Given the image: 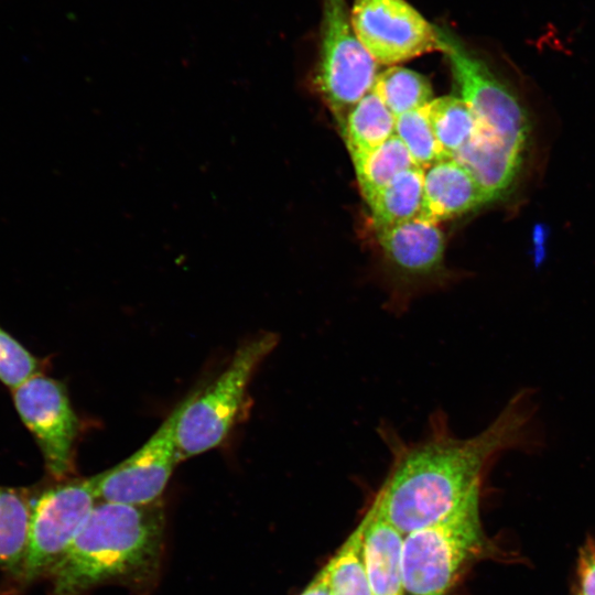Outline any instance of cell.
Segmentation results:
<instances>
[{"label":"cell","mask_w":595,"mask_h":595,"mask_svg":"<svg viewBox=\"0 0 595 595\" xmlns=\"http://www.w3.org/2000/svg\"><path fill=\"white\" fill-rule=\"evenodd\" d=\"M163 544L164 513L158 501H97L48 574L51 595H87L106 584L145 591L158 576Z\"/></svg>","instance_id":"cell-1"},{"label":"cell","mask_w":595,"mask_h":595,"mask_svg":"<svg viewBox=\"0 0 595 595\" xmlns=\"http://www.w3.org/2000/svg\"><path fill=\"white\" fill-rule=\"evenodd\" d=\"M476 494L440 520L403 538L402 576L405 595H446L463 569L480 553L484 533Z\"/></svg>","instance_id":"cell-2"},{"label":"cell","mask_w":595,"mask_h":595,"mask_svg":"<svg viewBox=\"0 0 595 595\" xmlns=\"http://www.w3.org/2000/svg\"><path fill=\"white\" fill-rule=\"evenodd\" d=\"M278 342L272 332L246 340L213 382L188 396L176 429L180 462L218 446L227 437L246 403L256 370Z\"/></svg>","instance_id":"cell-3"},{"label":"cell","mask_w":595,"mask_h":595,"mask_svg":"<svg viewBox=\"0 0 595 595\" xmlns=\"http://www.w3.org/2000/svg\"><path fill=\"white\" fill-rule=\"evenodd\" d=\"M379 64L357 37L345 0H323L320 53L314 83L339 130L368 94Z\"/></svg>","instance_id":"cell-4"},{"label":"cell","mask_w":595,"mask_h":595,"mask_svg":"<svg viewBox=\"0 0 595 595\" xmlns=\"http://www.w3.org/2000/svg\"><path fill=\"white\" fill-rule=\"evenodd\" d=\"M436 28L440 51L446 56L461 98L474 113L478 128L523 156L530 121L520 101L451 30Z\"/></svg>","instance_id":"cell-5"},{"label":"cell","mask_w":595,"mask_h":595,"mask_svg":"<svg viewBox=\"0 0 595 595\" xmlns=\"http://www.w3.org/2000/svg\"><path fill=\"white\" fill-rule=\"evenodd\" d=\"M57 482L32 499L24 584L51 573L98 501L93 476Z\"/></svg>","instance_id":"cell-6"},{"label":"cell","mask_w":595,"mask_h":595,"mask_svg":"<svg viewBox=\"0 0 595 595\" xmlns=\"http://www.w3.org/2000/svg\"><path fill=\"white\" fill-rule=\"evenodd\" d=\"M186 397L151 437L111 468L94 475L98 501L149 505L161 497L178 459L176 429Z\"/></svg>","instance_id":"cell-7"},{"label":"cell","mask_w":595,"mask_h":595,"mask_svg":"<svg viewBox=\"0 0 595 595\" xmlns=\"http://www.w3.org/2000/svg\"><path fill=\"white\" fill-rule=\"evenodd\" d=\"M350 21L379 65L396 66L440 51L436 25L405 0H354Z\"/></svg>","instance_id":"cell-8"},{"label":"cell","mask_w":595,"mask_h":595,"mask_svg":"<svg viewBox=\"0 0 595 595\" xmlns=\"http://www.w3.org/2000/svg\"><path fill=\"white\" fill-rule=\"evenodd\" d=\"M12 391L17 411L34 436L47 473L56 480L69 478L79 425L64 386L39 372Z\"/></svg>","instance_id":"cell-9"},{"label":"cell","mask_w":595,"mask_h":595,"mask_svg":"<svg viewBox=\"0 0 595 595\" xmlns=\"http://www.w3.org/2000/svg\"><path fill=\"white\" fill-rule=\"evenodd\" d=\"M437 225L418 217L376 230L385 257L402 282L411 284L441 274L445 241Z\"/></svg>","instance_id":"cell-10"},{"label":"cell","mask_w":595,"mask_h":595,"mask_svg":"<svg viewBox=\"0 0 595 595\" xmlns=\"http://www.w3.org/2000/svg\"><path fill=\"white\" fill-rule=\"evenodd\" d=\"M488 202L483 188L453 158L441 159L424 170L419 218L439 224Z\"/></svg>","instance_id":"cell-11"},{"label":"cell","mask_w":595,"mask_h":595,"mask_svg":"<svg viewBox=\"0 0 595 595\" xmlns=\"http://www.w3.org/2000/svg\"><path fill=\"white\" fill-rule=\"evenodd\" d=\"M452 158L468 171L489 201L507 194L523 161L522 155L479 128Z\"/></svg>","instance_id":"cell-12"},{"label":"cell","mask_w":595,"mask_h":595,"mask_svg":"<svg viewBox=\"0 0 595 595\" xmlns=\"http://www.w3.org/2000/svg\"><path fill=\"white\" fill-rule=\"evenodd\" d=\"M364 560L372 595H405L402 576L404 536L370 504Z\"/></svg>","instance_id":"cell-13"},{"label":"cell","mask_w":595,"mask_h":595,"mask_svg":"<svg viewBox=\"0 0 595 595\" xmlns=\"http://www.w3.org/2000/svg\"><path fill=\"white\" fill-rule=\"evenodd\" d=\"M396 119L372 89L358 101L340 130L354 165L394 134Z\"/></svg>","instance_id":"cell-14"},{"label":"cell","mask_w":595,"mask_h":595,"mask_svg":"<svg viewBox=\"0 0 595 595\" xmlns=\"http://www.w3.org/2000/svg\"><path fill=\"white\" fill-rule=\"evenodd\" d=\"M32 499L22 489L0 487V567L22 575L31 524Z\"/></svg>","instance_id":"cell-15"},{"label":"cell","mask_w":595,"mask_h":595,"mask_svg":"<svg viewBox=\"0 0 595 595\" xmlns=\"http://www.w3.org/2000/svg\"><path fill=\"white\" fill-rule=\"evenodd\" d=\"M424 170L414 165L399 174L368 204L376 230L418 218L423 202Z\"/></svg>","instance_id":"cell-16"},{"label":"cell","mask_w":595,"mask_h":595,"mask_svg":"<svg viewBox=\"0 0 595 595\" xmlns=\"http://www.w3.org/2000/svg\"><path fill=\"white\" fill-rule=\"evenodd\" d=\"M366 512L355 530L325 564L333 595H372L364 560Z\"/></svg>","instance_id":"cell-17"},{"label":"cell","mask_w":595,"mask_h":595,"mask_svg":"<svg viewBox=\"0 0 595 595\" xmlns=\"http://www.w3.org/2000/svg\"><path fill=\"white\" fill-rule=\"evenodd\" d=\"M424 110L446 158H452L478 129L474 113L461 97L434 98Z\"/></svg>","instance_id":"cell-18"},{"label":"cell","mask_w":595,"mask_h":595,"mask_svg":"<svg viewBox=\"0 0 595 595\" xmlns=\"http://www.w3.org/2000/svg\"><path fill=\"white\" fill-rule=\"evenodd\" d=\"M372 91L396 118L420 109L434 99L430 80L402 66H390L378 74Z\"/></svg>","instance_id":"cell-19"},{"label":"cell","mask_w":595,"mask_h":595,"mask_svg":"<svg viewBox=\"0 0 595 595\" xmlns=\"http://www.w3.org/2000/svg\"><path fill=\"white\" fill-rule=\"evenodd\" d=\"M414 165L407 148L396 134L355 164L357 182L367 204L393 178Z\"/></svg>","instance_id":"cell-20"},{"label":"cell","mask_w":595,"mask_h":595,"mask_svg":"<svg viewBox=\"0 0 595 595\" xmlns=\"http://www.w3.org/2000/svg\"><path fill=\"white\" fill-rule=\"evenodd\" d=\"M424 107L398 116L394 131L413 163L423 170L446 158L434 136Z\"/></svg>","instance_id":"cell-21"},{"label":"cell","mask_w":595,"mask_h":595,"mask_svg":"<svg viewBox=\"0 0 595 595\" xmlns=\"http://www.w3.org/2000/svg\"><path fill=\"white\" fill-rule=\"evenodd\" d=\"M39 368L37 359L0 326V381L13 390Z\"/></svg>","instance_id":"cell-22"},{"label":"cell","mask_w":595,"mask_h":595,"mask_svg":"<svg viewBox=\"0 0 595 595\" xmlns=\"http://www.w3.org/2000/svg\"><path fill=\"white\" fill-rule=\"evenodd\" d=\"M577 595H595V540L588 539L577 559Z\"/></svg>","instance_id":"cell-23"},{"label":"cell","mask_w":595,"mask_h":595,"mask_svg":"<svg viewBox=\"0 0 595 595\" xmlns=\"http://www.w3.org/2000/svg\"><path fill=\"white\" fill-rule=\"evenodd\" d=\"M300 595H333L326 565L323 566Z\"/></svg>","instance_id":"cell-24"}]
</instances>
